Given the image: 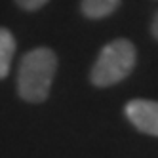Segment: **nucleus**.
Instances as JSON below:
<instances>
[{
	"label": "nucleus",
	"mask_w": 158,
	"mask_h": 158,
	"mask_svg": "<svg viewBox=\"0 0 158 158\" xmlns=\"http://www.w3.org/2000/svg\"><path fill=\"white\" fill-rule=\"evenodd\" d=\"M151 32H152V36L158 40V12L154 14V17H152V23H151Z\"/></svg>",
	"instance_id": "0eeeda50"
},
{
	"label": "nucleus",
	"mask_w": 158,
	"mask_h": 158,
	"mask_svg": "<svg viewBox=\"0 0 158 158\" xmlns=\"http://www.w3.org/2000/svg\"><path fill=\"white\" fill-rule=\"evenodd\" d=\"M57 71V55L50 48H35L27 52L17 69V92L29 103L46 101Z\"/></svg>",
	"instance_id": "f257e3e1"
},
{
	"label": "nucleus",
	"mask_w": 158,
	"mask_h": 158,
	"mask_svg": "<svg viewBox=\"0 0 158 158\" xmlns=\"http://www.w3.org/2000/svg\"><path fill=\"white\" fill-rule=\"evenodd\" d=\"M50 2V0H15V4L25 10V12H36V10H40L42 6H46Z\"/></svg>",
	"instance_id": "423d86ee"
},
{
	"label": "nucleus",
	"mask_w": 158,
	"mask_h": 158,
	"mask_svg": "<svg viewBox=\"0 0 158 158\" xmlns=\"http://www.w3.org/2000/svg\"><path fill=\"white\" fill-rule=\"evenodd\" d=\"M15 53V38L8 29L0 27V80L8 76Z\"/></svg>",
	"instance_id": "39448f33"
},
{
	"label": "nucleus",
	"mask_w": 158,
	"mask_h": 158,
	"mask_svg": "<svg viewBox=\"0 0 158 158\" xmlns=\"http://www.w3.org/2000/svg\"><path fill=\"white\" fill-rule=\"evenodd\" d=\"M126 116L139 131L158 137V101L131 99L126 105Z\"/></svg>",
	"instance_id": "7ed1b4c3"
},
{
	"label": "nucleus",
	"mask_w": 158,
	"mask_h": 158,
	"mask_svg": "<svg viewBox=\"0 0 158 158\" xmlns=\"http://www.w3.org/2000/svg\"><path fill=\"white\" fill-rule=\"evenodd\" d=\"M137 61V50L128 38H116L99 52L89 73V80L97 88H107L128 78Z\"/></svg>",
	"instance_id": "f03ea898"
},
{
	"label": "nucleus",
	"mask_w": 158,
	"mask_h": 158,
	"mask_svg": "<svg viewBox=\"0 0 158 158\" xmlns=\"http://www.w3.org/2000/svg\"><path fill=\"white\" fill-rule=\"evenodd\" d=\"M122 0H80V10L88 19H103L116 12Z\"/></svg>",
	"instance_id": "20e7f679"
}]
</instances>
